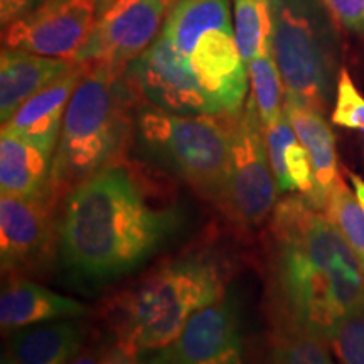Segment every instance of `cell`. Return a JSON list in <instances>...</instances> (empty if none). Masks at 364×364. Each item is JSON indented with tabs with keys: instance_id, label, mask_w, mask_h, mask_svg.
Masks as SVG:
<instances>
[{
	"instance_id": "1",
	"label": "cell",
	"mask_w": 364,
	"mask_h": 364,
	"mask_svg": "<svg viewBox=\"0 0 364 364\" xmlns=\"http://www.w3.org/2000/svg\"><path fill=\"white\" fill-rule=\"evenodd\" d=\"M182 221L184 213L167 184L124 157L66 196L58 252L75 279L103 284L142 267Z\"/></svg>"
},
{
	"instance_id": "2",
	"label": "cell",
	"mask_w": 364,
	"mask_h": 364,
	"mask_svg": "<svg viewBox=\"0 0 364 364\" xmlns=\"http://www.w3.org/2000/svg\"><path fill=\"white\" fill-rule=\"evenodd\" d=\"M268 279L277 326L327 338L364 309V270L324 211L302 194L277 203L268 223Z\"/></svg>"
},
{
	"instance_id": "3",
	"label": "cell",
	"mask_w": 364,
	"mask_h": 364,
	"mask_svg": "<svg viewBox=\"0 0 364 364\" xmlns=\"http://www.w3.org/2000/svg\"><path fill=\"white\" fill-rule=\"evenodd\" d=\"M86 65L68 103L53 159L49 198L56 206L90 177L127 157L134 132L132 110L139 100L125 78L127 68Z\"/></svg>"
},
{
	"instance_id": "4",
	"label": "cell",
	"mask_w": 364,
	"mask_h": 364,
	"mask_svg": "<svg viewBox=\"0 0 364 364\" xmlns=\"http://www.w3.org/2000/svg\"><path fill=\"white\" fill-rule=\"evenodd\" d=\"M154 43L198 81L220 115H238L250 78L236 43L231 0H172Z\"/></svg>"
},
{
	"instance_id": "5",
	"label": "cell",
	"mask_w": 364,
	"mask_h": 364,
	"mask_svg": "<svg viewBox=\"0 0 364 364\" xmlns=\"http://www.w3.org/2000/svg\"><path fill=\"white\" fill-rule=\"evenodd\" d=\"M223 294V273L215 262L188 257L167 263L115 300L117 341L136 353L171 348L189 318Z\"/></svg>"
},
{
	"instance_id": "6",
	"label": "cell",
	"mask_w": 364,
	"mask_h": 364,
	"mask_svg": "<svg viewBox=\"0 0 364 364\" xmlns=\"http://www.w3.org/2000/svg\"><path fill=\"white\" fill-rule=\"evenodd\" d=\"M236 115H179L140 105L135 127L145 150L196 194L223 206Z\"/></svg>"
},
{
	"instance_id": "7",
	"label": "cell",
	"mask_w": 364,
	"mask_h": 364,
	"mask_svg": "<svg viewBox=\"0 0 364 364\" xmlns=\"http://www.w3.org/2000/svg\"><path fill=\"white\" fill-rule=\"evenodd\" d=\"M318 0H272V49L285 97L326 113L334 83V38Z\"/></svg>"
},
{
	"instance_id": "8",
	"label": "cell",
	"mask_w": 364,
	"mask_h": 364,
	"mask_svg": "<svg viewBox=\"0 0 364 364\" xmlns=\"http://www.w3.org/2000/svg\"><path fill=\"white\" fill-rule=\"evenodd\" d=\"M279 193L268 159L265 125L250 95L231 132L230 176L221 208L236 225L257 228L270 220Z\"/></svg>"
},
{
	"instance_id": "9",
	"label": "cell",
	"mask_w": 364,
	"mask_h": 364,
	"mask_svg": "<svg viewBox=\"0 0 364 364\" xmlns=\"http://www.w3.org/2000/svg\"><path fill=\"white\" fill-rule=\"evenodd\" d=\"M167 7V0H112L97 14L76 63L127 68L157 39Z\"/></svg>"
},
{
	"instance_id": "10",
	"label": "cell",
	"mask_w": 364,
	"mask_h": 364,
	"mask_svg": "<svg viewBox=\"0 0 364 364\" xmlns=\"http://www.w3.org/2000/svg\"><path fill=\"white\" fill-rule=\"evenodd\" d=\"M97 21V0H49L2 29V46L76 61Z\"/></svg>"
},
{
	"instance_id": "11",
	"label": "cell",
	"mask_w": 364,
	"mask_h": 364,
	"mask_svg": "<svg viewBox=\"0 0 364 364\" xmlns=\"http://www.w3.org/2000/svg\"><path fill=\"white\" fill-rule=\"evenodd\" d=\"M56 204L51 198H0V263L4 273L39 272L59 247Z\"/></svg>"
},
{
	"instance_id": "12",
	"label": "cell",
	"mask_w": 364,
	"mask_h": 364,
	"mask_svg": "<svg viewBox=\"0 0 364 364\" xmlns=\"http://www.w3.org/2000/svg\"><path fill=\"white\" fill-rule=\"evenodd\" d=\"M171 348L176 364H245L233 304L220 299L196 312Z\"/></svg>"
},
{
	"instance_id": "13",
	"label": "cell",
	"mask_w": 364,
	"mask_h": 364,
	"mask_svg": "<svg viewBox=\"0 0 364 364\" xmlns=\"http://www.w3.org/2000/svg\"><path fill=\"white\" fill-rule=\"evenodd\" d=\"M86 68H88L86 63H80L75 70L66 73L48 88L27 100L6 124H2V129L24 136L54 156L68 103L83 78Z\"/></svg>"
},
{
	"instance_id": "14",
	"label": "cell",
	"mask_w": 364,
	"mask_h": 364,
	"mask_svg": "<svg viewBox=\"0 0 364 364\" xmlns=\"http://www.w3.org/2000/svg\"><path fill=\"white\" fill-rule=\"evenodd\" d=\"M80 63L46 58L19 49H2L0 56V118H11L27 100L48 88Z\"/></svg>"
},
{
	"instance_id": "15",
	"label": "cell",
	"mask_w": 364,
	"mask_h": 364,
	"mask_svg": "<svg viewBox=\"0 0 364 364\" xmlns=\"http://www.w3.org/2000/svg\"><path fill=\"white\" fill-rule=\"evenodd\" d=\"M90 309L78 300L56 294L34 282L11 275L0 295V326L4 331L58 321V318H81Z\"/></svg>"
},
{
	"instance_id": "16",
	"label": "cell",
	"mask_w": 364,
	"mask_h": 364,
	"mask_svg": "<svg viewBox=\"0 0 364 364\" xmlns=\"http://www.w3.org/2000/svg\"><path fill=\"white\" fill-rule=\"evenodd\" d=\"M284 112L311 157L314 182H316V194L311 203L322 211L332 189L343 181L336 136L324 118V113L312 110L306 105H300L287 97H284Z\"/></svg>"
},
{
	"instance_id": "17",
	"label": "cell",
	"mask_w": 364,
	"mask_h": 364,
	"mask_svg": "<svg viewBox=\"0 0 364 364\" xmlns=\"http://www.w3.org/2000/svg\"><path fill=\"white\" fill-rule=\"evenodd\" d=\"M53 154L2 129L0 134V189L27 199L49 198Z\"/></svg>"
},
{
	"instance_id": "18",
	"label": "cell",
	"mask_w": 364,
	"mask_h": 364,
	"mask_svg": "<svg viewBox=\"0 0 364 364\" xmlns=\"http://www.w3.org/2000/svg\"><path fill=\"white\" fill-rule=\"evenodd\" d=\"M86 327L78 318H58L21 327L11 339L17 364H70L83 351Z\"/></svg>"
},
{
	"instance_id": "19",
	"label": "cell",
	"mask_w": 364,
	"mask_h": 364,
	"mask_svg": "<svg viewBox=\"0 0 364 364\" xmlns=\"http://www.w3.org/2000/svg\"><path fill=\"white\" fill-rule=\"evenodd\" d=\"M268 159L280 193L299 191L304 198L312 201L316 194V182L311 157L299 140L285 112L273 124L265 127Z\"/></svg>"
},
{
	"instance_id": "20",
	"label": "cell",
	"mask_w": 364,
	"mask_h": 364,
	"mask_svg": "<svg viewBox=\"0 0 364 364\" xmlns=\"http://www.w3.org/2000/svg\"><path fill=\"white\" fill-rule=\"evenodd\" d=\"M235 34L245 63L272 49V0H233Z\"/></svg>"
},
{
	"instance_id": "21",
	"label": "cell",
	"mask_w": 364,
	"mask_h": 364,
	"mask_svg": "<svg viewBox=\"0 0 364 364\" xmlns=\"http://www.w3.org/2000/svg\"><path fill=\"white\" fill-rule=\"evenodd\" d=\"M248 78L252 97L263 125L268 127L284 112L285 88L273 51L263 53L248 63Z\"/></svg>"
},
{
	"instance_id": "22",
	"label": "cell",
	"mask_w": 364,
	"mask_h": 364,
	"mask_svg": "<svg viewBox=\"0 0 364 364\" xmlns=\"http://www.w3.org/2000/svg\"><path fill=\"white\" fill-rule=\"evenodd\" d=\"M270 364H334L329 339L314 332L277 326Z\"/></svg>"
},
{
	"instance_id": "23",
	"label": "cell",
	"mask_w": 364,
	"mask_h": 364,
	"mask_svg": "<svg viewBox=\"0 0 364 364\" xmlns=\"http://www.w3.org/2000/svg\"><path fill=\"white\" fill-rule=\"evenodd\" d=\"M322 211L348 241L364 270V209L344 179L332 189Z\"/></svg>"
},
{
	"instance_id": "24",
	"label": "cell",
	"mask_w": 364,
	"mask_h": 364,
	"mask_svg": "<svg viewBox=\"0 0 364 364\" xmlns=\"http://www.w3.org/2000/svg\"><path fill=\"white\" fill-rule=\"evenodd\" d=\"M343 364H364V309L336 322L327 336Z\"/></svg>"
},
{
	"instance_id": "25",
	"label": "cell",
	"mask_w": 364,
	"mask_h": 364,
	"mask_svg": "<svg viewBox=\"0 0 364 364\" xmlns=\"http://www.w3.org/2000/svg\"><path fill=\"white\" fill-rule=\"evenodd\" d=\"M331 120L344 129L364 132V97L346 68L339 71L336 83V103Z\"/></svg>"
},
{
	"instance_id": "26",
	"label": "cell",
	"mask_w": 364,
	"mask_h": 364,
	"mask_svg": "<svg viewBox=\"0 0 364 364\" xmlns=\"http://www.w3.org/2000/svg\"><path fill=\"white\" fill-rule=\"evenodd\" d=\"M324 11L348 33L364 36V0H318Z\"/></svg>"
},
{
	"instance_id": "27",
	"label": "cell",
	"mask_w": 364,
	"mask_h": 364,
	"mask_svg": "<svg viewBox=\"0 0 364 364\" xmlns=\"http://www.w3.org/2000/svg\"><path fill=\"white\" fill-rule=\"evenodd\" d=\"M49 0H0V24L7 27L11 22L17 21L26 14L48 4Z\"/></svg>"
},
{
	"instance_id": "28",
	"label": "cell",
	"mask_w": 364,
	"mask_h": 364,
	"mask_svg": "<svg viewBox=\"0 0 364 364\" xmlns=\"http://www.w3.org/2000/svg\"><path fill=\"white\" fill-rule=\"evenodd\" d=\"M136 353L134 348L124 343H115L108 351L103 364H136Z\"/></svg>"
},
{
	"instance_id": "29",
	"label": "cell",
	"mask_w": 364,
	"mask_h": 364,
	"mask_svg": "<svg viewBox=\"0 0 364 364\" xmlns=\"http://www.w3.org/2000/svg\"><path fill=\"white\" fill-rule=\"evenodd\" d=\"M110 349L107 348H90V349H83L78 356L70 364H103L105 363V358H107V354Z\"/></svg>"
},
{
	"instance_id": "30",
	"label": "cell",
	"mask_w": 364,
	"mask_h": 364,
	"mask_svg": "<svg viewBox=\"0 0 364 364\" xmlns=\"http://www.w3.org/2000/svg\"><path fill=\"white\" fill-rule=\"evenodd\" d=\"M348 176H349V181H351V184H353L354 194H356L358 201L361 203V206L364 209V181L358 174H354V172H348Z\"/></svg>"
},
{
	"instance_id": "31",
	"label": "cell",
	"mask_w": 364,
	"mask_h": 364,
	"mask_svg": "<svg viewBox=\"0 0 364 364\" xmlns=\"http://www.w3.org/2000/svg\"><path fill=\"white\" fill-rule=\"evenodd\" d=\"M142 364H176V363L172 361L171 356H159V358L149 359V361H145Z\"/></svg>"
},
{
	"instance_id": "32",
	"label": "cell",
	"mask_w": 364,
	"mask_h": 364,
	"mask_svg": "<svg viewBox=\"0 0 364 364\" xmlns=\"http://www.w3.org/2000/svg\"><path fill=\"white\" fill-rule=\"evenodd\" d=\"M110 2H112V0H97V14L102 11L103 7H107Z\"/></svg>"
},
{
	"instance_id": "33",
	"label": "cell",
	"mask_w": 364,
	"mask_h": 364,
	"mask_svg": "<svg viewBox=\"0 0 364 364\" xmlns=\"http://www.w3.org/2000/svg\"><path fill=\"white\" fill-rule=\"evenodd\" d=\"M2 364H17V363L14 361L11 354H7V356H4V358H2Z\"/></svg>"
},
{
	"instance_id": "34",
	"label": "cell",
	"mask_w": 364,
	"mask_h": 364,
	"mask_svg": "<svg viewBox=\"0 0 364 364\" xmlns=\"http://www.w3.org/2000/svg\"><path fill=\"white\" fill-rule=\"evenodd\" d=\"M167 2H169V4H171V2H172V0H167Z\"/></svg>"
}]
</instances>
